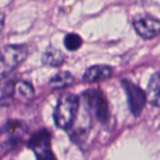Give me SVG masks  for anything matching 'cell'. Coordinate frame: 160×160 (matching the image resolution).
Listing matches in <instances>:
<instances>
[{"mask_svg": "<svg viewBox=\"0 0 160 160\" xmlns=\"http://www.w3.org/2000/svg\"><path fill=\"white\" fill-rule=\"evenodd\" d=\"M80 108V99L72 93L63 94L57 101L53 112L55 125L63 130L72 127Z\"/></svg>", "mask_w": 160, "mask_h": 160, "instance_id": "cell-1", "label": "cell"}, {"mask_svg": "<svg viewBox=\"0 0 160 160\" xmlns=\"http://www.w3.org/2000/svg\"><path fill=\"white\" fill-rule=\"evenodd\" d=\"M85 108L93 114L101 124H107L110 121L111 114L109 104L104 93L99 90H88L82 94Z\"/></svg>", "mask_w": 160, "mask_h": 160, "instance_id": "cell-2", "label": "cell"}, {"mask_svg": "<svg viewBox=\"0 0 160 160\" xmlns=\"http://www.w3.org/2000/svg\"><path fill=\"white\" fill-rule=\"evenodd\" d=\"M29 54L27 45H6L1 52V76L9 74L21 63Z\"/></svg>", "mask_w": 160, "mask_h": 160, "instance_id": "cell-3", "label": "cell"}, {"mask_svg": "<svg viewBox=\"0 0 160 160\" xmlns=\"http://www.w3.org/2000/svg\"><path fill=\"white\" fill-rule=\"evenodd\" d=\"M26 132L27 127L22 122L16 120L8 121L1 131L2 151L8 152L18 146L22 142Z\"/></svg>", "mask_w": 160, "mask_h": 160, "instance_id": "cell-4", "label": "cell"}, {"mask_svg": "<svg viewBox=\"0 0 160 160\" xmlns=\"http://www.w3.org/2000/svg\"><path fill=\"white\" fill-rule=\"evenodd\" d=\"M52 135L50 131L41 128L32 134L28 141V147L35 153L38 160H55L51 151Z\"/></svg>", "mask_w": 160, "mask_h": 160, "instance_id": "cell-5", "label": "cell"}, {"mask_svg": "<svg viewBox=\"0 0 160 160\" xmlns=\"http://www.w3.org/2000/svg\"><path fill=\"white\" fill-rule=\"evenodd\" d=\"M122 86L128 95L130 111L135 117L140 116L145 107L147 94L139 86L128 79L122 80Z\"/></svg>", "mask_w": 160, "mask_h": 160, "instance_id": "cell-6", "label": "cell"}, {"mask_svg": "<svg viewBox=\"0 0 160 160\" xmlns=\"http://www.w3.org/2000/svg\"><path fill=\"white\" fill-rule=\"evenodd\" d=\"M132 24L137 34L144 40L154 39L160 34V20L151 15L136 16Z\"/></svg>", "mask_w": 160, "mask_h": 160, "instance_id": "cell-7", "label": "cell"}, {"mask_svg": "<svg viewBox=\"0 0 160 160\" xmlns=\"http://www.w3.org/2000/svg\"><path fill=\"white\" fill-rule=\"evenodd\" d=\"M113 70L108 65H94L86 69L82 79L87 83H94L106 80L112 76Z\"/></svg>", "mask_w": 160, "mask_h": 160, "instance_id": "cell-8", "label": "cell"}, {"mask_svg": "<svg viewBox=\"0 0 160 160\" xmlns=\"http://www.w3.org/2000/svg\"><path fill=\"white\" fill-rule=\"evenodd\" d=\"M147 100L156 108H160V73L153 74L147 87Z\"/></svg>", "mask_w": 160, "mask_h": 160, "instance_id": "cell-9", "label": "cell"}, {"mask_svg": "<svg viewBox=\"0 0 160 160\" xmlns=\"http://www.w3.org/2000/svg\"><path fill=\"white\" fill-rule=\"evenodd\" d=\"M65 55L54 47H48L41 57L42 63L51 67H60L65 62Z\"/></svg>", "mask_w": 160, "mask_h": 160, "instance_id": "cell-10", "label": "cell"}, {"mask_svg": "<svg viewBox=\"0 0 160 160\" xmlns=\"http://www.w3.org/2000/svg\"><path fill=\"white\" fill-rule=\"evenodd\" d=\"M74 76L69 72H60L50 79L49 85L53 90H60L73 84Z\"/></svg>", "mask_w": 160, "mask_h": 160, "instance_id": "cell-11", "label": "cell"}, {"mask_svg": "<svg viewBox=\"0 0 160 160\" xmlns=\"http://www.w3.org/2000/svg\"><path fill=\"white\" fill-rule=\"evenodd\" d=\"M17 92L19 97L22 100H32L34 97V89L32 85L25 81H19L14 83V93Z\"/></svg>", "mask_w": 160, "mask_h": 160, "instance_id": "cell-12", "label": "cell"}, {"mask_svg": "<svg viewBox=\"0 0 160 160\" xmlns=\"http://www.w3.org/2000/svg\"><path fill=\"white\" fill-rule=\"evenodd\" d=\"M64 44L69 51L78 50L82 44V39L76 33H68L64 39Z\"/></svg>", "mask_w": 160, "mask_h": 160, "instance_id": "cell-13", "label": "cell"}]
</instances>
